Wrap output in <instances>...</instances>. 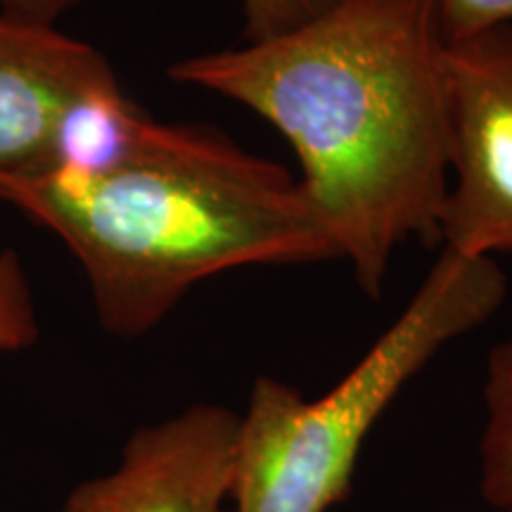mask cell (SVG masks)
<instances>
[{
    "label": "cell",
    "mask_w": 512,
    "mask_h": 512,
    "mask_svg": "<svg viewBox=\"0 0 512 512\" xmlns=\"http://www.w3.org/2000/svg\"><path fill=\"white\" fill-rule=\"evenodd\" d=\"M238 434L240 413L216 403L140 427L117 470L76 486L62 512H223Z\"/></svg>",
    "instance_id": "cell-5"
},
{
    "label": "cell",
    "mask_w": 512,
    "mask_h": 512,
    "mask_svg": "<svg viewBox=\"0 0 512 512\" xmlns=\"http://www.w3.org/2000/svg\"><path fill=\"white\" fill-rule=\"evenodd\" d=\"M0 202L64 242L121 339L155 330L219 273L342 259L297 178L209 126L150 117L112 164L0 178Z\"/></svg>",
    "instance_id": "cell-2"
},
{
    "label": "cell",
    "mask_w": 512,
    "mask_h": 512,
    "mask_svg": "<svg viewBox=\"0 0 512 512\" xmlns=\"http://www.w3.org/2000/svg\"><path fill=\"white\" fill-rule=\"evenodd\" d=\"M41 337L34 294L22 259L3 249L0 252V351H24Z\"/></svg>",
    "instance_id": "cell-8"
},
{
    "label": "cell",
    "mask_w": 512,
    "mask_h": 512,
    "mask_svg": "<svg viewBox=\"0 0 512 512\" xmlns=\"http://www.w3.org/2000/svg\"><path fill=\"white\" fill-rule=\"evenodd\" d=\"M114 86L112 64L91 43L0 10V178L53 171L72 112Z\"/></svg>",
    "instance_id": "cell-6"
},
{
    "label": "cell",
    "mask_w": 512,
    "mask_h": 512,
    "mask_svg": "<svg viewBox=\"0 0 512 512\" xmlns=\"http://www.w3.org/2000/svg\"><path fill=\"white\" fill-rule=\"evenodd\" d=\"M337 0H240L247 41H261L302 27Z\"/></svg>",
    "instance_id": "cell-9"
},
{
    "label": "cell",
    "mask_w": 512,
    "mask_h": 512,
    "mask_svg": "<svg viewBox=\"0 0 512 512\" xmlns=\"http://www.w3.org/2000/svg\"><path fill=\"white\" fill-rule=\"evenodd\" d=\"M451 157L444 249L512 254V24L446 43Z\"/></svg>",
    "instance_id": "cell-4"
},
{
    "label": "cell",
    "mask_w": 512,
    "mask_h": 512,
    "mask_svg": "<svg viewBox=\"0 0 512 512\" xmlns=\"http://www.w3.org/2000/svg\"><path fill=\"white\" fill-rule=\"evenodd\" d=\"M446 36L434 0H337L302 27L171 64L169 79L266 119L358 287L439 238L448 188Z\"/></svg>",
    "instance_id": "cell-1"
},
{
    "label": "cell",
    "mask_w": 512,
    "mask_h": 512,
    "mask_svg": "<svg viewBox=\"0 0 512 512\" xmlns=\"http://www.w3.org/2000/svg\"><path fill=\"white\" fill-rule=\"evenodd\" d=\"M508 278L489 256L444 249L399 318L318 399L256 377L240 413L235 512H328L349 496L377 420L441 349L494 318Z\"/></svg>",
    "instance_id": "cell-3"
},
{
    "label": "cell",
    "mask_w": 512,
    "mask_h": 512,
    "mask_svg": "<svg viewBox=\"0 0 512 512\" xmlns=\"http://www.w3.org/2000/svg\"><path fill=\"white\" fill-rule=\"evenodd\" d=\"M81 0H0V10L10 15L57 24V19L74 10Z\"/></svg>",
    "instance_id": "cell-11"
},
{
    "label": "cell",
    "mask_w": 512,
    "mask_h": 512,
    "mask_svg": "<svg viewBox=\"0 0 512 512\" xmlns=\"http://www.w3.org/2000/svg\"><path fill=\"white\" fill-rule=\"evenodd\" d=\"M446 41L512 24V0H434Z\"/></svg>",
    "instance_id": "cell-10"
},
{
    "label": "cell",
    "mask_w": 512,
    "mask_h": 512,
    "mask_svg": "<svg viewBox=\"0 0 512 512\" xmlns=\"http://www.w3.org/2000/svg\"><path fill=\"white\" fill-rule=\"evenodd\" d=\"M486 422L479 439V491L496 512H512V337L486 358Z\"/></svg>",
    "instance_id": "cell-7"
}]
</instances>
